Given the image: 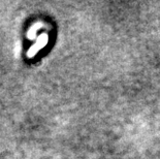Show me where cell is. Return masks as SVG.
I'll list each match as a JSON object with an SVG mask.
<instances>
[{"label":"cell","mask_w":160,"mask_h":159,"mask_svg":"<svg viewBox=\"0 0 160 159\" xmlns=\"http://www.w3.org/2000/svg\"><path fill=\"white\" fill-rule=\"evenodd\" d=\"M47 42H48V35L46 34V33H42V35H39V37L37 38L36 42L34 43V45L28 50V52H27V57H28V58L33 57L40 49L42 48V47L46 46Z\"/></svg>","instance_id":"cell-1"},{"label":"cell","mask_w":160,"mask_h":159,"mask_svg":"<svg viewBox=\"0 0 160 159\" xmlns=\"http://www.w3.org/2000/svg\"><path fill=\"white\" fill-rule=\"evenodd\" d=\"M42 26V25L40 24V23H36V24H34L32 27H30V29L28 30V33H27V37H28L29 39H34L35 38V35H36V31Z\"/></svg>","instance_id":"cell-2"}]
</instances>
